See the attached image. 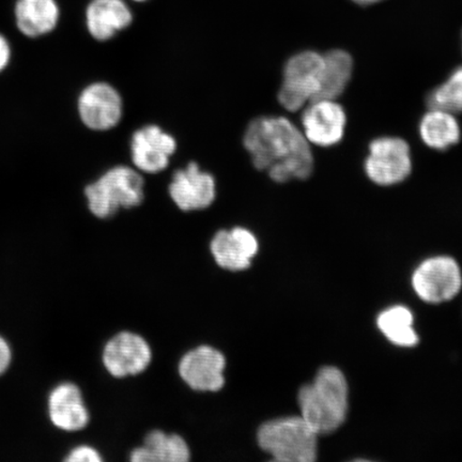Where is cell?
Listing matches in <instances>:
<instances>
[{"instance_id": "6da1fadb", "label": "cell", "mask_w": 462, "mask_h": 462, "mask_svg": "<svg viewBox=\"0 0 462 462\" xmlns=\"http://www.w3.org/2000/svg\"><path fill=\"white\" fill-rule=\"evenodd\" d=\"M254 166L277 183L305 180L314 171V157L303 132L281 116L251 121L244 136Z\"/></svg>"}, {"instance_id": "7a4b0ae2", "label": "cell", "mask_w": 462, "mask_h": 462, "mask_svg": "<svg viewBox=\"0 0 462 462\" xmlns=\"http://www.w3.org/2000/svg\"><path fill=\"white\" fill-rule=\"evenodd\" d=\"M301 417L318 436L328 435L343 425L348 412V384L335 367H323L313 383L299 392Z\"/></svg>"}, {"instance_id": "3957f363", "label": "cell", "mask_w": 462, "mask_h": 462, "mask_svg": "<svg viewBox=\"0 0 462 462\" xmlns=\"http://www.w3.org/2000/svg\"><path fill=\"white\" fill-rule=\"evenodd\" d=\"M317 438V433L302 417L271 420L257 431L260 448L281 462L315 461Z\"/></svg>"}, {"instance_id": "277c9868", "label": "cell", "mask_w": 462, "mask_h": 462, "mask_svg": "<svg viewBox=\"0 0 462 462\" xmlns=\"http://www.w3.org/2000/svg\"><path fill=\"white\" fill-rule=\"evenodd\" d=\"M141 173L129 166H115L85 189L89 210L99 218L112 217L119 209L138 207L144 199Z\"/></svg>"}, {"instance_id": "5b68a950", "label": "cell", "mask_w": 462, "mask_h": 462, "mask_svg": "<svg viewBox=\"0 0 462 462\" xmlns=\"http://www.w3.org/2000/svg\"><path fill=\"white\" fill-rule=\"evenodd\" d=\"M323 55L315 51L296 54L286 62L279 102L289 112H298L314 101L319 92Z\"/></svg>"}, {"instance_id": "8992f818", "label": "cell", "mask_w": 462, "mask_h": 462, "mask_svg": "<svg viewBox=\"0 0 462 462\" xmlns=\"http://www.w3.org/2000/svg\"><path fill=\"white\" fill-rule=\"evenodd\" d=\"M364 170L369 180L380 187H392L406 180L412 171L408 143L400 137L375 138L369 144Z\"/></svg>"}, {"instance_id": "52a82bcc", "label": "cell", "mask_w": 462, "mask_h": 462, "mask_svg": "<svg viewBox=\"0 0 462 462\" xmlns=\"http://www.w3.org/2000/svg\"><path fill=\"white\" fill-rule=\"evenodd\" d=\"M412 285L427 303L449 301L457 296L462 286L459 265L455 259L446 256L427 259L415 270Z\"/></svg>"}, {"instance_id": "ba28073f", "label": "cell", "mask_w": 462, "mask_h": 462, "mask_svg": "<svg viewBox=\"0 0 462 462\" xmlns=\"http://www.w3.org/2000/svg\"><path fill=\"white\" fill-rule=\"evenodd\" d=\"M152 359V348L146 339L135 333L121 332L104 346V366L116 378L129 377L146 371Z\"/></svg>"}, {"instance_id": "9c48e42d", "label": "cell", "mask_w": 462, "mask_h": 462, "mask_svg": "<svg viewBox=\"0 0 462 462\" xmlns=\"http://www.w3.org/2000/svg\"><path fill=\"white\" fill-rule=\"evenodd\" d=\"M226 359L221 351L202 345L184 355L179 363V374L190 389L217 392L225 384Z\"/></svg>"}, {"instance_id": "30bf717a", "label": "cell", "mask_w": 462, "mask_h": 462, "mask_svg": "<svg viewBox=\"0 0 462 462\" xmlns=\"http://www.w3.org/2000/svg\"><path fill=\"white\" fill-rule=\"evenodd\" d=\"M170 195L182 211L204 210L210 207L217 196L216 179L201 171L195 162L173 173Z\"/></svg>"}, {"instance_id": "8fae6325", "label": "cell", "mask_w": 462, "mask_h": 462, "mask_svg": "<svg viewBox=\"0 0 462 462\" xmlns=\"http://www.w3.org/2000/svg\"><path fill=\"white\" fill-rule=\"evenodd\" d=\"M123 112V99L109 84H91L79 96L80 119L91 130L107 131L115 128L120 123Z\"/></svg>"}, {"instance_id": "7c38bea8", "label": "cell", "mask_w": 462, "mask_h": 462, "mask_svg": "<svg viewBox=\"0 0 462 462\" xmlns=\"http://www.w3.org/2000/svg\"><path fill=\"white\" fill-rule=\"evenodd\" d=\"M346 117L342 106L335 100H316L304 107L303 134L310 143L332 147L343 140Z\"/></svg>"}, {"instance_id": "4fadbf2b", "label": "cell", "mask_w": 462, "mask_h": 462, "mask_svg": "<svg viewBox=\"0 0 462 462\" xmlns=\"http://www.w3.org/2000/svg\"><path fill=\"white\" fill-rule=\"evenodd\" d=\"M177 142L160 126L150 125L135 131L131 140V157L138 171L158 173L167 169Z\"/></svg>"}, {"instance_id": "5bb4252c", "label": "cell", "mask_w": 462, "mask_h": 462, "mask_svg": "<svg viewBox=\"0 0 462 462\" xmlns=\"http://www.w3.org/2000/svg\"><path fill=\"white\" fill-rule=\"evenodd\" d=\"M258 250L256 236L240 226L217 231L210 244V251L217 265L231 273L250 268Z\"/></svg>"}, {"instance_id": "9a60e30c", "label": "cell", "mask_w": 462, "mask_h": 462, "mask_svg": "<svg viewBox=\"0 0 462 462\" xmlns=\"http://www.w3.org/2000/svg\"><path fill=\"white\" fill-rule=\"evenodd\" d=\"M50 417L58 429L77 431L85 429L89 421L82 393L77 385L63 383L51 392L49 401Z\"/></svg>"}, {"instance_id": "2e32d148", "label": "cell", "mask_w": 462, "mask_h": 462, "mask_svg": "<svg viewBox=\"0 0 462 462\" xmlns=\"http://www.w3.org/2000/svg\"><path fill=\"white\" fill-rule=\"evenodd\" d=\"M133 15L124 0H92L87 9V27L92 37L107 42L131 25Z\"/></svg>"}, {"instance_id": "e0dca14e", "label": "cell", "mask_w": 462, "mask_h": 462, "mask_svg": "<svg viewBox=\"0 0 462 462\" xmlns=\"http://www.w3.org/2000/svg\"><path fill=\"white\" fill-rule=\"evenodd\" d=\"M190 452L188 443L178 435L152 430L143 439V447L131 453L133 462H187Z\"/></svg>"}, {"instance_id": "ac0fdd59", "label": "cell", "mask_w": 462, "mask_h": 462, "mask_svg": "<svg viewBox=\"0 0 462 462\" xmlns=\"http://www.w3.org/2000/svg\"><path fill=\"white\" fill-rule=\"evenodd\" d=\"M15 17L17 27L25 36L37 38L53 31L60 10L55 0H19Z\"/></svg>"}, {"instance_id": "d6986e66", "label": "cell", "mask_w": 462, "mask_h": 462, "mask_svg": "<svg viewBox=\"0 0 462 462\" xmlns=\"http://www.w3.org/2000/svg\"><path fill=\"white\" fill-rule=\"evenodd\" d=\"M323 71L319 92L316 100H337L348 86L354 60L349 53L343 50H333L323 54ZM313 102V101H311Z\"/></svg>"}, {"instance_id": "ffe728a7", "label": "cell", "mask_w": 462, "mask_h": 462, "mask_svg": "<svg viewBox=\"0 0 462 462\" xmlns=\"http://www.w3.org/2000/svg\"><path fill=\"white\" fill-rule=\"evenodd\" d=\"M420 135L427 147L444 152L460 141L461 132L454 114L430 108L420 120Z\"/></svg>"}, {"instance_id": "44dd1931", "label": "cell", "mask_w": 462, "mask_h": 462, "mask_svg": "<svg viewBox=\"0 0 462 462\" xmlns=\"http://www.w3.org/2000/svg\"><path fill=\"white\" fill-rule=\"evenodd\" d=\"M378 328L391 343L401 346H413L419 343L413 328V316L404 306H394L378 317Z\"/></svg>"}, {"instance_id": "7402d4cb", "label": "cell", "mask_w": 462, "mask_h": 462, "mask_svg": "<svg viewBox=\"0 0 462 462\" xmlns=\"http://www.w3.org/2000/svg\"><path fill=\"white\" fill-rule=\"evenodd\" d=\"M427 106L454 115L462 113V66L456 68L446 82L430 92Z\"/></svg>"}, {"instance_id": "603a6c76", "label": "cell", "mask_w": 462, "mask_h": 462, "mask_svg": "<svg viewBox=\"0 0 462 462\" xmlns=\"http://www.w3.org/2000/svg\"><path fill=\"white\" fill-rule=\"evenodd\" d=\"M67 461L99 462L102 461V457L94 448L83 446L73 449L70 455L68 456Z\"/></svg>"}, {"instance_id": "cb8c5ba5", "label": "cell", "mask_w": 462, "mask_h": 462, "mask_svg": "<svg viewBox=\"0 0 462 462\" xmlns=\"http://www.w3.org/2000/svg\"><path fill=\"white\" fill-rule=\"evenodd\" d=\"M11 360V352L5 340L0 337V374L9 366Z\"/></svg>"}, {"instance_id": "d4e9b609", "label": "cell", "mask_w": 462, "mask_h": 462, "mask_svg": "<svg viewBox=\"0 0 462 462\" xmlns=\"http://www.w3.org/2000/svg\"><path fill=\"white\" fill-rule=\"evenodd\" d=\"M10 46L2 34H0V71H3L8 66L10 60Z\"/></svg>"}, {"instance_id": "484cf974", "label": "cell", "mask_w": 462, "mask_h": 462, "mask_svg": "<svg viewBox=\"0 0 462 462\" xmlns=\"http://www.w3.org/2000/svg\"><path fill=\"white\" fill-rule=\"evenodd\" d=\"M352 2L361 5H369L383 2V0H352Z\"/></svg>"}, {"instance_id": "4316f807", "label": "cell", "mask_w": 462, "mask_h": 462, "mask_svg": "<svg viewBox=\"0 0 462 462\" xmlns=\"http://www.w3.org/2000/svg\"><path fill=\"white\" fill-rule=\"evenodd\" d=\"M135 2H144V0H135Z\"/></svg>"}]
</instances>
